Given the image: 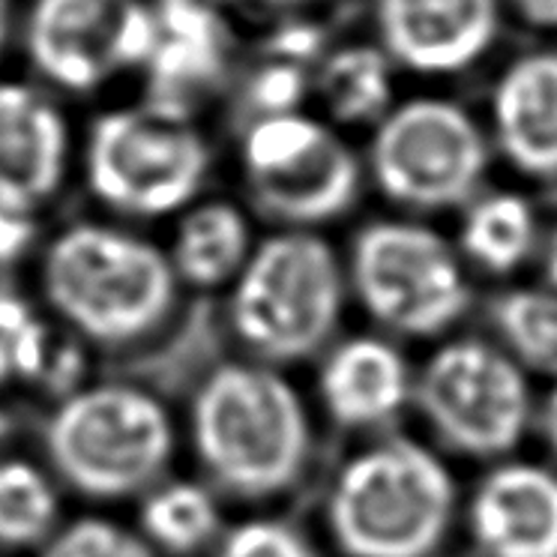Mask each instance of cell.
I'll use <instances>...</instances> for the list:
<instances>
[{
	"label": "cell",
	"instance_id": "4fadbf2b",
	"mask_svg": "<svg viewBox=\"0 0 557 557\" xmlns=\"http://www.w3.org/2000/svg\"><path fill=\"white\" fill-rule=\"evenodd\" d=\"M70 126L39 87L0 82V205L34 213L61 189Z\"/></svg>",
	"mask_w": 557,
	"mask_h": 557
},
{
	"label": "cell",
	"instance_id": "f1b7e54d",
	"mask_svg": "<svg viewBox=\"0 0 557 557\" xmlns=\"http://www.w3.org/2000/svg\"><path fill=\"white\" fill-rule=\"evenodd\" d=\"M516 7L533 25L557 27V0H516Z\"/></svg>",
	"mask_w": 557,
	"mask_h": 557
},
{
	"label": "cell",
	"instance_id": "484cf974",
	"mask_svg": "<svg viewBox=\"0 0 557 557\" xmlns=\"http://www.w3.org/2000/svg\"><path fill=\"white\" fill-rule=\"evenodd\" d=\"M213 557H315L304 533L276 519H249L231 528Z\"/></svg>",
	"mask_w": 557,
	"mask_h": 557
},
{
	"label": "cell",
	"instance_id": "9a60e30c",
	"mask_svg": "<svg viewBox=\"0 0 557 557\" xmlns=\"http://www.w3.org/2000/svg\"><path fill=\"white\" fill-rule=\"evenodd\" d=\"M318 396L339 425L375 432L396 423L413 401V369L393 339L351 336L324 357Z\"/></svg>",
	"mask_w": 557,
	"mask_h": 557
},
{
	"label": "cell",
	"instance_id": "836d02e7",
	"mask_svg": "<svg viewBox=\"0 0 557 557\" xmlns=\"http://www.w3.org/2000/svg\"><path fill=\"white\" fill-rule=\"evenodd\" d=\"M7 432H10V417H7V411L0 408V441L7 437Z\"/></svg>",
	"mask_w": 557,
	"mask_h": 557
},
{
	"label": "cell",
	"instance_id": "7c38bea8",
	"mask_svg": "<svg viewBox=\"0 0 557 557\" xmlns=\"http://www.w3.org/2000/svg\"><path fill=\"white\" fill-rule=\"evenodd\" d=\"M468 533L483 557H557V473L497 461L468 500Z\"/></svg>",
	"mask_w": 557,
	"mask_h": 557
},
{
	"label": "cell",
	"instance_id": "9c48e42d",
	"mask_svg": "<svg viewBox=\"0 0 557 557\" xmlns=\"http://www.w3.org/2000/svg\"><path fill=\"white\" fill-rule=\"evenodd\" d=\"M485 169L483 135L444 99H413L381 121L372 174L399 205L441 210L471 198Z\"/></svg>",
	"mask_w": 557,
	"mask_h": 557
},
{
	"label": "cell",
	"instance_id": "1f68e13d",
	"mask_svg": "<svg viewBox=\"0 0 557 557\" xmlns=\"http://www.w3.org/2000/svg\"><path fill=\"white\" fill-rule=\"evenodd\" d=\"M545 273H548V288L557 292V228L548 240V252H545Z\"/></svg>",
	"mask_w": 557,
	"mask_h": 557
},
{
	"label": "cell",
	"instance_id": "4316f807",
	"mask_svg": "<svg viewBox=\"0 0 557 557\" xmlns=\"http://www.w3.org/2000/svg\"><path fill=\"white\" fill-rule=\"evenodd\" d=\"M306 87H309L306 66L270 58V63H267L264 70H258V73L252 75L249 90H246V106L255 111V117L300 111Z\"/></svg>",
	"mask_w": 557,
	"mask_h": 557
},
{
	"label": "cell",
	"instance_id": "603a6c76",
	"mask_svg": "<svg viewBox=\"0 0 557 557\" xmlns=\"http://www.w3.org/2000/svg\"><path fill=\"white\" fill-rule=\"evenodd\" d=\"M58 516V495L37 465L0 461V543L27 545L42 540Z\"/></svg>",
	"mask_w": 557,
	"mask_h": 557
},
{
	"label": "cell",
	"instance_id": "5b68a950",
	"mask_svg": "<svg viewBox=\"0 0 557 557\" xmlns=\"http://www.w3.org/2000/svg\"><path fill=\"white\" fill-rule=\"evenodd\" d=\"M171 444L169 411L145 389L123 384L73 389L46 429L54 471L94 497L150 488L169 465Z\"/></svg>",
	"mask_w": 557,
	"mask_h": 557
},
{
	"label": "cell",
	"instance_id": "e0dca14e",
	"mask_svg": "<svg viewBox=\"0 0 557 557\" xmlns=\"http://www.w3.org/2000/svg\"><path fill=\"white\" fill-rule=\"evenodd\" d=\"M497 141L521 171L557 174V54H528L495 90Z\"/></svg>",
	"mask_w": 557,
	"mask_h": 557
},
{
	"label": "cell",
	"instance_id": "3957f363",
	"mask_svg": "<svg viewBox=\"0 0 557 557\" xmlns=\"http://www.w3.org/2000/svg\"><path fill=\"white\" fill-rule=\"evenodd\" d=\"M177 273L133 231L78 222L51 240L42 264L49 304L87 339L126 345L157 330L174 304Z\"/></svg>",
	"mask_w": 557,
	"mask_h": 557
},
{
	"label": "cell",
	"instance_id": "ffe728a7",
	"mask_svg": "<svg viewBox=\"0 0 557 557\" xmlns=\"http://www.w3.org/2000/svg\"><path fill=\"white\" fill-rule=\"evenodd\" d=\"M497 345L524 369L557 381V292L509 288L492 306Z\"/></svg>",
	"mask_w": 557,
	"mask_h": 557
},
{
	"label": "cell",
	"instance_id": "2e32d148",
	"mask_svg": "<svg viewBox=\"0 0 557 557\" xmlns=\"http://www.w3.org/2000/svg\"><path fill=\"white\" fill-rule=\"evenodd\" d=\"M246 181L255 205L267 216L292 228H306L342 216L354 205L360 189V165L348 145L324 129L300 157Z\"/></svg>",
	"mask_w": 557,
	"mask_h": 557
},
{
	"label": "cell",
	"instance_id": "52a82bcc",
	"mask_svg": "<svg viewBox=\"0 0 557 557\" xmlns=\"http://www.w3.org/2000/svg\"><path fill=\"white\" fill-rule=\"evenodd\" d=\"M348 278L372 321L401 339H437L471 306L461 258L420 222L366 225L354 237Z\"/></svg>",
	"mask_w": 557,
	"mask_h": 557
},
{
	"label": "cell",
	"instance_id": "277c9868",
	"mask_svg": "<svg viewBox=\"0 0 557 557\" xmlns=\"http://www.w3.org/2000/svg\"><path fill=\"white\" fill-rule=\"evenodd\" d=\"M345 273L333 246L306 228L255 246L234 276L231 321L258 357L292 363L318 354L339 324Z\"/></svg>",
	"mask_w": 557,
	"mask_h": 557
},
{
	"label": "cell",
	"instance_id": "83f0119b",
	"mask_svg": "<svg viewBox=\"0 0 557 557\" xmlns=\"http://www.w3.org/2000/svg\"><path fill=\"white\" fill-rule=\"evenodd\" d=\"M34 237H37L34 213L0 205V267L18 261L30 249Z\"/></svg>",
	"mask_w": 557,
	"mask_h": 557
},
{
	"label": "cell",
	"instance_id": "d6986e66",
	"mask_svg": "<svg viewBox=\"0 0 557 557\" xmlns=\"http://www.w3.org/2000/svg\"><path fill=\"white\" fill-rule=\"evenodd\" d=\"M461 252L488 273H512L536 243L531 205L516 193L480 198L461 222Z\"/></svg>",
	"mask_w": 557,
	"mask_h": 557
},
{
	"label": "cell",
	"instance_id": "8992f818",
	"mask_svg": "<svg viewBox=\"0 0 557 557\" xmlns=\"http://www.w3.org/2000/svg\"><path fill=\"white\" fill-rule=\"evenodd\" d=\"M87 183L123 216L157 219L195 201L210 174V145L186 117L150 106L99 114L85 145Z\"/></svg>",
	"mask_w": 557,
	"mask_h": 557
},
{
	"label": "cell",
	"instance_id": "d6a6232c",
	"mask_svg": "<svg viewBox=\"0 0 557 557\" xmlns=\"http://www.w3.org/2000/svg\"><path fill=\"white\" fill-rule=\"evenodd\" d=\"M10 22H13V3L0 0V51L7 46V37H10Z\"/></svg>",
	"mask_w": 557,
	"mask_h": 557
},
{
	"label": "cell",
	"instance_id": "f546056e",
	"mask_svg": "<svg viewBox=\"0 0 557 557\" xmlns=\"http://www.w3.org/2000/svg\"><path fill=\"white\" fill-rule=\"evenodd\" d=\"M543 432H545V444H548L552 453L557 456V381H555V389H552V393H548V399H545Z\"/></svg>",
	"mask_w": 557,
	"mask_h": 557
},
{
	"label": "cell",
	"instance_id": "4dcf8cb0",
	"mask_svg": "<svg viewBox=\"0 0 557 557\" xmlns=\"http://www.w3.org/2000/svg\"><path fill=\"white\" fill-rule=\"evenodd\" d=\"M237 7H255V10H292V7H300V3H309V0H231Z\"/></svg>",
	"mask_w": 557,
	"mask_h": 557
},
{
	"label": "cell",
	"instance_id": "6da1fadb",
	"mask_svg": "<svg viewBox=\"0 0 557 557\" xmlns=\"http://www.w3.org/2000/svg\"><path fill=\"white\" fill-rule=\"evenodd\" d=\"M459 512L449 465L423 441L387 435L345 461L327 524L345 557H435Z\"/></svg>",
	"mask_w": 557,
	"mask_h": 557
},
{
	"label": "cell",
	"instance_id": "7a4b0ae2",
	"mask_svg": "<svg viewBox=\"0 0 557 557\" xmlns=\"http://www.w3.org/2000/svg\"><path fill=\"white\" fill-rule=\"evenodd\" d=\"M193 444L222 488L246 497L292 488L312 453L300 393L261 363H225L193 399Z\"/></svg>",
	"mask_w": 557,
	"mask_h": 557
},
{
	"label": "cell",
	"instance_id": "30bf717a",
	"mask_svg": "<svg viewBox=\"0 0 557 557\" xmlns=\"http://www.w3.org/2000/svg\"><path fill=\"white\" fill-rule=\"evenodd\" d=\"M147 39V0H34L25 22L30 63L73 94H90L114 75L138 70Z\"/></svg>",
	"mask_w": 557,
	"mask_h": 557
},
{
	"label": "cell",
	"instance_id": "ac0fdd59",
	"mask_svg": "<svg viewBox=\"0 0 557 557\" xmlns=\"http://www.w3.org/2000/svg\"><path fill=\"white\" fill-rule=\"evenodd\" d=\"M249 252L252 234L240 207L207 201L183 213L169 258L177 276L207 288L237 276Z\"/></svg>",
	"mask_w": 557,
	"mask_h": 557
},
{
	"label": "cell",
	"instance_id": "5bb4252c",
	"mask_svg": "<svg viewBox=\"0 0 557 557\" xmlns=\"http://www.w3.org/2000/svg\"><path fill=\"white\" fill-rule=\"evenodd\" d=\"M387 54L420 73L465 70L497 34V0H377Z\"/></svg>",
	"mask_w": 557,
	"mask_h": 557
},
{
	"label": "cell",
	"instance_id": "ba28073f",
	"mask_svg": "<svg viewBox=\"0 0 557 557\" xmlns=\"http://www.w3.org/2000/svg\"><path fill=\"white\" fill-rule=\"evenodd\" d=\"M413 405L444 447L500 461L533 417L528 372L497 342L447 339L413 372Z\"/></svg>",
	"mask_w": 557,
	"mask_h": 557
},
{
	"label": "cell",
	"instance_id": "d4e9b609",
	"mask_svg": "<svg viewBox=\"0 0 557 557\" xmlns=\"http://www.w3.org/2000/svg\"><path fill=\"white\" fill-rule=\"evenodd\" d=\"M42 557H157L145 536L109 519H78L51 536Z\"/></svg>",
	"mask_w": 557,
	"mask_h": 557
},
{
	"label": "cell",
	"instance_id": "7402d4cb",
	"mask_svg": "<svg viewBox=\"0 0 557 557\" xmlns=\"http://www.w3.org/2000/svg\"><path fill=\"white\" fill-rule=\"evenodd\" d=\"M141 531L147 543L171 555H189L213 543L219 533V507L205 485L162 483L147 495L141 507Z\"/></svg>",
	"mask_w": 557,
	"mask_h": 557
},
{
	"label": "cell",
	"instance_id": "44dd1931",
	"mask_svg": "<svg viewBox=\"0 0 557 557\" xmlns=\"http://www.w3.org/2000/svg\"><path fill=\"white\" fill-rule=\"evenodd\" d=\"M318 90L336 121H369L387 109L393 94L389 54L372 46L333 51L318 73Z\"/></svg>",
	"mask_w": 557,
	"mask_h": 557
},
{
	"label": "cell",
	"instance_id": "cb8c5ba5",
	"mask_svg": "<svg viewBox=\"0 0 557 557\" xmlns=\"http://www.w3.org/2000/svg\"><path fill=\"white\" fill-rule=\"evenodd\" d=\"M51 339L34 306L0 292V384L39 381L49 363Z\"/></svg>",
	"mask_w": 557,
	"mask_h": 557
},
{
	"label": "cell",
	"instance_id": "8fae6325",
	"mask_svg": "<svg viewBox=\"0 0 557 557\" xmlns=\"http://www.w3.org/2000/svg\"><path fill=\"white\" fill-rule=\"evenodd\" d=\"M150 39L138 73L145 106L193 121L231 70V30L213 0H147Z\"/></svg>",
	"mask_w": 557,
	"mask_h": 557
}]
</instances>
